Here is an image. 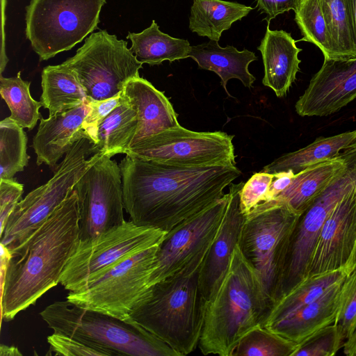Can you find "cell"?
<instances>
[{"mask_svg":"<svg viewBox=\"0 0 356 356\" xmlns=\"http://www.w3.org/2000/svg\"><path fill=\"white\" fill-rule=\"evenodd\" d=\"M273 304L238 244L214 297L206 303L198 348L204 355L231 356L241 339L263 325Z\"/></svg>","mask_w":356,"mask_h":356,"instance_id":"277c9868","label":"cell"},{"mask_svg":"<svg viewBox=\"0 0 356 356\" xmlns=\"http://www.w3.org/2000/svg\"><path fill=\"white\" fill-rule=\"evenodd\" d=\"M318 1L337 58L356 56L353 22L348 0Z\"/></svg>","mask_w":356,"mask_h":356,"instance_id":"1f68e13d","label":"cell"},{"mask_svg":"<svg viewBox=\"0 0 356 356\" xmlns=\"http://www.w3.org/2000/svg\"><path fill=\"white\" fill-rule=\"evenodd\" d=\"M350 163L353 172V181L356 192V148L348 147L341 154ZM356 268V244L350 267V271Z\"/></svg>","mask_w":356,"mask_h":356,"instance_id":"ee69618b","label":"cell"},{"mask_svg":"<svg viewBox=\"0 0 356 356\" xmlns=\"http://www.w3.org/2000/svg\"><path fill=\"white\" fill-rule=\"evenodd\" d=\"M274 175L259 172L254 173L240 191V210L245 216L259 204L266 202Z\"/></svg>","mask_w":356,"mask_h":356,"instance_id":"f35d334b","label":"cell"},{"mask_svg":"<svg viewBox=\"0 0 356 356\" xmlns=\"http://www.w3.org/2000/svg\"><path fill=\"white\" fill-rule=\"evenodd\" d=\"M252 8L223 0H193L189 29L200 36L219 41L224 31L245 17Z\"/></svg>","mask_w":356,"mask_h":356,"instance_id":"4316f807","label":"cell"},{"mask_svg":"<svg viewBox=\"0 0 356 356\" xmlns=\"http://www.w3.org/2000/svg\"><path fill=\"white\" fill-rule=\"evenodd\" d=\"M300 216L277 199L263 202L245 215L238 247L273 305L282 293L291 241Z\"/></svg>","mask_w":356,"mask_h":356,"instance_id":"8992f818","label":"cell"},{"mask_svg":"<svg viewBox=\"0 0 356 356\" xmlns=\"http://www.w3.org/2000/svg\"><path fill=\"white\" fill-rule=\"evenodd\" d=\"M289 33L283 30L272 31L267 26L266 32L257 49L260 51L264 67L262 83L270 88L277 97L286 95L300 70L302 51Z\"/></svg>","mask_w":356,"mask_h":356,"instance_id":"44dd1931","label":"cell"},{"mask_svg":"<svg viewBox=\"0 0 356 356\" xmlns=\"http://www.w3.org/2000/svg\"><path fill=\"white\" fill-rule=\"evenodd\" d=\"M351 147H356V142H355L353 144L350 145Z\"/></svg>","mask_w":356,"mask_h":356,"instance_id":"c3c4849f","label":"cell"},{"mask_svg":"<svg viewBox=\"0 0 356 356\" xmlns=\"http://www.w3.org/2000/svg\"><path fill=\"white\" fill-rule=\"evenodd\" d=\"M188 57L203 70L214 72L220 78L221 86L228 96L227 83L231 79L240 80L244 86L251 88L255 77L249 72L250 63L257 59L255 54L248 49L238 51L233 46L222 47L218 41L209 40L191 46Z\"/></svg>","mask_w":356,"mask_h":356,"instance_id":"603a6c76","label":"cell"},{"mask_svg":"<svg viewBox=\"0 0 356 356\" xmlns=\"http://www.w3.org/2000/svg\"><path fill=\"white\" fill-rule=\"evenodd\" d=\"M347 168L340 154L311 165L294 175L289 186L274 199L284 202L295 212L303 213Z\"/></svg>","mask_w":356,"mask_h":356,"instance_id":"cb8c5ba5","label":"cell"},{"mask_svg":"<svg viewBox=\"0 0 356 356\" xmlns=\"http://www.w3.org/2000/svg\"><path fill=\"white\" fill-rule=\"evenodd\" d=\"M350 147H351V146H350ZM354 148H356V147H354Z\"/></svg>","mask_w":356,"mask_h":356,"instance_id":"681fc988","label":"cell"},{"mask_svg":"<svg viewBox=\"0 0 356 356\" xmlns=\"http://www.w3.org/2000/svg\"><path fill=\"white\" fill-rule=\"evenodd\" d=\"M356 98V56L324 58L295 105L302 116L333 114Z\"/></svg>","mask_w":356,"mask_h":356,"instance_id":"e0dca14e","label":"cell"},{"mask_svg":"<svg viewBox=\"0 0 356 356\" xmlns=\"http://www.w3.org/2000/svg\"><path fill=\"white\" fill-rule=\"evenodd\" d=\"M335 325L345 343L356 331V268L348 273L341 284Z\"/></svg>","mask_w":356,"mask_h":356,"instance_id":"d590c367","label":"cell"},{"mask_svg":"<svg viewBox=\"0 0 356 356\" xmlns=\"http://www.w3.org/2000/svg\"><path fill=\"white\" fill-rule=\"evenodd\" d=\"M154 20L142 32L129 33L131 42L129 48L137 60L150 65H159L188 57L191 45L188 40L176 38L161 32Z\"/></svg>","mask_w":356,"mask_h":356,"instance_id":"f1b7e54d","label":"cell"},{"mask_svg":"<svg viewBox=\"0 0 356 356\" xmlns=\"http://www.w3.org/2000/svg\"><path fill=\"white\" fill-rule=\"evenodd\" d=\"M270 184L266 201L273 200L291 184L294 174L291 171L275 173Z\"/></svg>","mask_w":356,"mask_h":356,"instance_id":"7bdbcfd3","label":"cell"},{"mask_svg":"<svg viewBox=\"0 0 356 356\" xmlns=\"http://www.w3.org/2000/svg\"><path fill=\"white\" fill-rule=\"evenodd\" d=\"M233 138L222 131H194L179 125L138 141L125 154L181 166L236 165Z\"/></svg>","mask_w":356,"mask_h":356,"instance_id":"7c38bea8","label":"cell"},{"mask_svg":"<svg viewBox=\"0 0 356 356\" xmlns=\"http://www.w3.org/2000/svg\"><path fill=\"white\" fill-rule=\"evenodd\" d=\"M10 117L0 122V179H12L28 165L27 136Z\"/></svg>","mask_w":356,"mask_h":356,"instance_id":"d6a6232c","label":"cell"},{"mask_svg":"<svg viewBox=\"0 0 356 356\" xmlns=\"http://www.w3.org/2000/svg\"><path fill=\"white\" fill-rule=\"evenodd\" d=\"M244 184H229V200L222 223L200 270V287L206 303L218 290L239 242L245 219L240 210L239 193Z\"/></svg>","mask_w":356,"mask_h":356,"instance_id":"ac0fdd59","label":"cell"},{"mask_svg":"<svg viewBox=\"0 0 356 356\" xmlns=\"http://www.w3.org/2000/svg\"><path fill=\"white\" fill-rule=\"evenodd\" d=\"M121 102V93L118 96L103 101L90 99V110L83 122L82 129L86 138L92 144L95 140L99 124Z\"/></svg>","mask_w":356,"mask_h":356,"instance_id":"ab89813d","label":"cell"},{"mask_svg":"<svg viewBox=\"0 0 356 356\" xmlns=\"http://www.w3.org/2000/svg\"><path fill=\"white\" fill-rule=\"evenodd\" d=\"M228 200L229 194L226 193L166 233L158 247L154 269L149 279V286L177 273L211 245Z\"/></svg>","mask_w":356,"mask_h":356,"instance_id":"5bb4252c","label":"cell"},{"mask_svg":"<svg viewBox=\"0 0 356 356\" xmlns=\"http://www.w3.org/2000/svg\"><path fill=\"white\" fill-rule=\"evenodd\" d=\"M79 241L77 195L73 189L35 232L10 251L1 282L2 320H13L60 283Z\"/></svg>","mask_w":356,"mask_h":356,"instance_id":"7a4b0ae2","label":"cell"},{"mask_svg":"<svg viewBox=\"0 0 356 356\" xmlns=\"http://www.w3.org/2000/svg\"><path fill=\"white\" fill-rule=\"evenodd\" d=\"M23 191V184L13 178L0 179V233L3 232L10 214L20 201Z\"/></svg>","mask_w":356,"mask_h":356,"instance_id":"60d3db41","label":"cell"},{"mask_svg":"<svg viewBox=\"0 0 356 356\" xmlns=\"http://www.w3.org/2000/svg\"><path fill=\"white\" fill-rule=\"evenodd\" d=\"M298 346L265 326L259 325L241 339L231 356H293Z\"/></svg>","mask_w":356,"mask_h":356,"instance_id":"e575fe53","label":"cell"},{"mask_svg":"<svg viewBox=\"0 0 356 356\" xmlns=\"http://www.w3.org/2000/svg\"><path fill=\"white\" fill-rule=\"evenodd\" d=\"M301 0H257V7L261 13L266 15L268 24L277 15L285 12L297 10Z\"/></svg>","mask_w":356,"mask_h":356,"instance_id":"b9f144b4","label":"cell"},{"mask_svg":"<svg viewBox=\"0 0 356 356\" xmlns=\"http://www.w3.org/2000/svg\"><path fill=\"white\" fill-rule=\"evenodd\" d=\"M119 165L130 220L167 232L222 197L241 175L236 165L188 167L127 155Z\"/></svg>","mask_w":356,"mask_h":356,"instance_id":"6da1fadb","label":"cell"},{"mask_svg":"<svg viewBox=\"0 0 356 356\" xmlns=\"http://www.w3.org/2000/svg\"><path fill=\"white\" fill-rule=\"evenodd\" d=\"M63 64L76 74L92 101L119 95L127 81L140 76L143 66L126 41L105 30L92 33L75 55Z\"/></svg>","mask_w":356,"mask_h":356,"instance_id":"8fae6325","label":"cell"},{"mask_svg":"<svg viewBox=\"0 0 356 356\" xmlns=\"http://www.w3.org/2000/svg\"><path fill=\"white\" fill-rule=\"evenodd\" d=\"M121 94L137 115V129L130 146L147 137L180 125L169 99L147 80L140 76L130 79Z\"/></svg>","mask_w":356,"mask_h":356,"instance_id":"ffe728a7","label":"cell"},{"mask_svg":"<svg viewBox=\"0 0 356 356\" xmlns=\"http://www.w3.org/2000/svg\"><path fill=\"white\" fill-rule=\"evenodd\" d=\"M137 126L136 111L122 96L121 103L99 124L92 145V154L98 153L111 158L118 154H126Z\"/></svg>","mask_w":356,"mask_h":356,"instance_id":"83f0119b","label":"cell"},{"mask_svg":"<svg viewBox=\"0 0 356 356\" xmlns=\"http://www.w3.org/2000/svg\"><path fill=\"white\" fill-rule=\"evenodd\" d=\"M159 244L120 261L80 289L70 291L66 299L85 309L130 319L150 287L149 279Z\"/></svg>","mask_w":356,"mask_h":356,"instance_id":"30bf717a","label":"cell"},{"mask_svg":"<svg viewBox=\"0 0 356 356\" xmlns=\"http://www.w3.org/2000/svg\"><path fill=\"white\" fill-rule=\"evenodd\" d=\"M86 138L68 151L53 177L21 200L10 214L1 236V244L9 251L23 243L63 203L75 184L101 156L92 154Z\"/></svg>","mask_w":356,"mask_h":356,"instance_id":"52a82bcc","label":"cell"},{"mask_svg":"<svg viewBox=\"0 0 356 356\" xmlns=\"http://www.w3.org/2000/svg\"><path fill=\"white\" fill-rule=\"evenodd\" d=\"M1 356H19L22 355L18 348L14 346H6L1 344L0 346Z\"/></svg>","mask_w":356,"mask_h":356,"instance_id":"bcb514c9","label":"cell"},{"mask_svg":"<svg viewBox=\"0 0 356 356\" xmlns=\"http://www.w3.org/2000/svg\"><path fill=\"white\" fill-rule=\"evenodd\" d=\"M356 142V130L328 137H319L309 145L282 155L261 172L275 174L291 171L294 175L318 163L337 158L340 152Z\"/></svg>","mask_w":356,"mask_h":356,"instance_id":"d4e9b609","label":"cell"},{"mask_svg":"<svg viewBox=\"0 0 356 356\" xmlns=\"http://www.w3.org/2000/svg\"><path fill=\"white\" fill-rule=\"evenodd\" d=\"M345 160L347 163L345 171L301 214L298 220L291 241L280 297L305 277L312 253L325 221L339 200L353 186L352 168L349 162Z\"/></svg>","mask_w":356,"mask_h":356,"instance_id":"9a60e30c","label":"cell"},{"mask_svg":"<svg viewBox=\"0 0 356 356\" xmlns=\"http://www.w3.org/2000/svg\"><path fill=\"white\" fill-rule=\"evenodd\" d=\"M166 233L125 220L95 238L79 241L60 283L66 290L77 291L120 261L159 244Z\"/></svg>","mask_w":356,"mask_h":356,"instance_id":"9c48e42d","label":"cell"},{"mask_svg":"<svg viewBox=\"0 0 356 356\" xmlns=\"http://www.w3.org/2000/svg\"><path fill=\"white\" fill-rule=\"evenodd\" d=\"M352 22L354 31V37H355V43L356 47V0H348Z\"/></svg>","mask_w":356,"mask_h":356,"instance_id":"7dc6e473","label":"cell"},{"mask_svg":"<svg viewBox=\"0 0 356 356\" xmlns=\"http://www.w3.org/2000/svg\"><path fill=\"white\" fill-rule=\"evenodd\" d=\"M343 350L345 355L356 356V331L353 335L345 343Z\"/></svg>","mask_w":356,"mask_h":356,"instance_id":"f6af8a7d","label":"cell"},{"mask_svg":"<svg viewBox=\"0 0 356 356\" xmlns=\"http://www.w3.org/2000/svg\"><path fill=\"white\" fill-rule=\"evenodd\" d=\"M49 351L47 355L65 356L114 355L107 350L98 348L75 338L55 333L47 337Z\"/></svg>","mask_w":356,"mask_h":356,"instance_id":"74e56055","label":"cell"},{"mask_svg":"<svg viewBox=\"0 0 356 356\" xmlns=\"http://www.w3.org/2000/svg\"><path fill=\"white\" fill-rule=\"evenodd\" d=\"M79 241L95 238L125 222L120 165L101 155L75 184Z\"/></svg>","mask_w":356,"mask_h":356,"instance_id":"4fadbf2b","label":"cell"},{"mask_svg":"<svg viewBox=\"0 0 356 356\" xmlns=\"http://www.w3.org/2000/svg\"><path fill=\"white\" fill-rule=\"evenodd\" d=\"M41 75L40 102L49 115L74 108L88 99L76 74L63 63L44 67Z\"/></svg>","mask_w":356,"mask_h":356,"instance_id":"484cf974","label":"cell"},{"mask_svg":"<svg viewBox=\"0 0 356 356\" xmlns=\"http://www.w3.org/2000/svg\"><path fill=\"white\" fill-rule=\"evenodd\" d=\"M348 273L346 270H337L306 276L275 302L263 325L282 319L316 300L343 280Z\"/></svg>","mask_w":356,"mask_h":356,"instance_id":"f546056e","label":"cell"},{"mask_svg":"<svg viewBox=\"0 0 356 356\" xmlns=\"http://www.w3.org/2000/svg\"><path fill=\"white\" fill-rule=\"evenodd\" d=\"M343 280L334 284L312 302L264 326L300 345L314 334L335 324Z\"/></svg>","mask_w":356,"mask_h":356,"instance_id":"7402d4cb","label":"cell"},{"mask_svg":"<svg viewBox=\"0 0 356 356\" xmlns=\"http://www.w3.org/2000/svg\"><path fill=\"white\" fill-rule=\"evenodd\" d=\"M210 247L177 273L150 286L130 316L179 356L193 352L202 335L206 302L200 274Z\"/></svg>","mask_w":356,"mask_h":356,"instance_id":"3957f363","label":"cell"},{"mask_svg":"<svg viewBox=\"0 0 356 356\" xmlns=\"http://www.w3.org/2000/svg\"><path fill=\"white\" fill-rule=\"evenodd\" d=\"M345 344L335 324L329 325L299 345L293 356H333Z\"/></svg>","mask_w":356,"mask_h":356,"instance_id":"8d00e7d4","label":"cell"},{"mask_svg":"<svg viewBox=\"0 0 356 356\" xmlns=\"http://www.w3.org/2000/svg\"><path fill=\"white\" fill-rule=\"evenodd\" d=\"M19 72L15 76L6 78L1 74L0 94L10 111V118L23 128L33 129L40 120V102L35 100L30 93L31 82L21 78Z\"/></svg>","mask_w":356,"mask_h":356,"instance_id":"4dcf8cb0","label":"cell"},{"mask_svg":"<svg viewBox=\"0 0 356 356\" xmlns=\"http://www.w3.org/2000/svg\"><path fill=\"white\" fill-rule=\"evenodd\" d=\"M295 21L302 35L300 40L318 47L324 58H337L318 0H301Z\"/></svg>","mask_w":356,"mask_h":356,"instance_id":"836d02e7","label":"cell"},{"mask_svg":"<svg viewBox=\"0 0 356 356\" xmlns=\"http://www.w3.org/2000/svg\"><path fill=\"white\" fill-rule=\"evenodd\" d=\"M106 0H31L26 35L40 60L68 51L92 33Z\"/></svg>","mask_w":356,"mask_h":356,"instance_id":"ba28073f","label":"cell"},{"mask_svg":"<svg viewBox=\"0 0 356 356\" xmlns=\"http://www.w3.org/2000/svg\"><path fill=\"white\" fill-rule=\"evenodd\" d=\"M355 244L356 192L353 185L325 221L305 277L337 270H346L349 273Z\"/></svg>","mask_w":356,"mask_h":356,"instance_id":"2e32d148","label":"cell"},{"mask_svg":"<svg viewBox=\"0 0 356 356\" xmlns=\"http://www.w3.org/2000/svg\"><path fill=\"white\" fill-rule=\"evenodd\" d=\"M40 316L54 332L109 350L114 355L179 356L132 318L120 319L67 300L48 305Z\"/></svg>","mask_w":356,"mask_h":356,"instance_id":"5b68a950","label":"cell"},{"mask_svg":"<svg viewBox=\"0 0 356 356\" xmlns=\"http://www.w3.org/2000/svg\"><path fill=\"white\" fill-rule=\"evenodd\" d=\"M90 110L88 99L67 111L49 115L47 119L41 117L38 131L33 138L37 165L55 166L76 142L87 138L82 127Z\"/></svg>","mask_w":356,"mask_h":356,"instance_id":"d6986e66","label":"cell"}]
</instances>
